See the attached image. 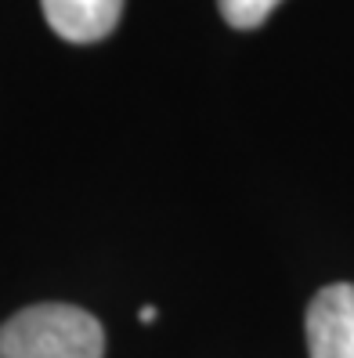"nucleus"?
<instances>
[{
    "mask_svg": "<svg viewBox=\"0 0 354 358\" xmlns=\"http://www.w3.org/2000/svg\"><path fill=\"white\" fill-rule=\"evenodd\" d=\"M47 26L69 44H98L105 40L123 11V0H40Z\"/></svg>",
    "mask_w": 354,
    "mask_h": 358,
    "instance_id": "obj_3",
    "label": "nucleus"
},
{
    "mask_svg": "<svg viewBox=\"0 0 354 358\" xmlns=\"http://www.w3.org/2000/svg\"><path fill=\"white\" fill-rule=\"evenodd\" d=\"M282 0H217L224 22L232 29H257Z\"/></svg>",
    "mask_w": 354,
    "mask_h": 358,
    "instance_id": "obj_4",
    "label": "nucleus"
},
{
    "mask_svg": "<svg viewBox=\"0 0 354 358\" xmlns=\"http://www.w3.org/2000/svg\"><path fill=\"white\" fill-rule=\"evenodd\" d=\"M307 355L354 358V286L332 282L307 304Z\"/></svg>",
    "mask_w": 354,
    "mask_h": 358,
    "instance_id": "obj_2",
    "label": "nucleus"
},
{
    "mask_svg": "<svg viewBox=\"0 0 354 358\" xmlns=\"http://www.w3.org/2000/svg\"><path fill=\"white\" fill-rule=\"evenodd\" d=\"M141 322H145V326H152V322H156V308H152V304H149V308H141Z\"/></svg>",
    "mask_w": 354,
    "mask_h": 358,
    "instance_id": "obj_5",
    "label": "nucleus"
},
{
    "mask_svg": "<svg viewBox=\"0 0 354 358\" xmlns=\"http://www.w3.org/2000/svg\"><path fill=\"white\" fill-rule=\"evenodd\" d=\"M105 329L76 304H33L0 326V358H101Z\"/></svg>",
    "mask_w": 354,
    "mask_h": 358,
    "instance_id": "obj_1",
    "label": "nucleus"
}]
</instances>
